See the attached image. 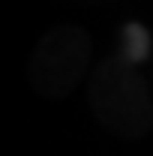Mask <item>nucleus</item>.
Returning <instances> with one entry per match:
<instances>
[{"instance_id": "obj_1", "label": "nucleus", "mask_w": 153, "mask_h": 156, "mask_svg": "<svg viewBox=\"0 0 153 156\" xmlns=\"http://www.w3.org/2000/svg\"><path fill=\"white\" fill-rule=\"evenodd\" d=\"M87 99L96 123L114 138L135 141L153 129V93L147 78L132 63L114 54L105 57L90 75Z\"/></svg>"}, {"instance_id": "obj_2", "label": "nucleus", "mask_w": 153, "mask_h": 156, "mask_svg": "<svg viewBox=\"0 0 153 156\" xmlns=\"http://www.w3.org/2000/svg\"><path fill=\"white\" fill-rule=\"evenodd\" d=\"M93 39L81 24H54L27 57V81L42 99H66L87 75Z\"/></svg>"}, {"instance_id": "obj_3", "label": "nucleus", "mask_w": 153, "mask_h": 156, "mask_svg": "<svg viewBox=\"0 0 153 156\" xmlns=\"http://www.w3.org/2000/svg\"><path fill=\"white\" fill-rule=\"evenodd\" d=\"M150 54V33L144 30V24L129 21L123 27V45H120V57L126 63H141V60Z\"/></svg>"}]
</instances>
